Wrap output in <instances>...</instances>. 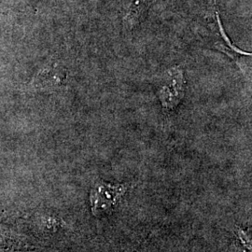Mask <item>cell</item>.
Instances as JSON below:
<instances>
[{
	"mask_svg": "<svg viewBox=\"0 0 252 252\" xmlns=\"http://www.w3.org/2000/svg\"><path fill=\"white\" fill-rule=\"evenodd\" d=\"M128 184H111L97 180L91 189L90 203L94 216L112 208L126 194Z\"/></svg>",
	"mask_w": 252,
	"mask_h": 252,
	"instance_id": "1",
	"label": "cell"
},
{
	"mask_svg": "<svg viewBox=\"0 0 252 252\" xmlns=\"http://www.w3.org/2000/svg\"><path fill=\"white\" fill-rule=\"evenodd\" d=\"M66 79V72L58 64H48L36 73L29 84V89L35 92H52L60 88Z\"/></svg>",
	"mask_w": 252,
	"mask_h": 252,
	"instance_id": "3",
	"label": "cell"
},
{
	"mask_svg": "<svg viewBox=\"0 0 252 252\" xmlns=\"http://www.w3.org/2000/svg\"><path fill=\"white\" fill-rule=\"evenodd\" d=\"M150 0H130L123 14V26L126 31H133L143 21Z\"/></svg>",
	"mask_w": 252,
	"mask_h": 252,
	"instance_id": "4",
	"label": "cell"
},
{
	"mask_svg": "<svg viewBox=\"0 0 252 252\" xmlns=\"http://www.w3.org/2000/svg\"><path fill=\"white\" fill-rule=\"evenodd\" d=\"M169 80L158 92V97L165 112H171L180 106L185 96L186 81L180 67H173L168 71Z\"/></svg>",
	"mask_w": 252,
	"mask_h": 252,
	"instance_id": "2",
	"label": "cell"
}]
</instances>
